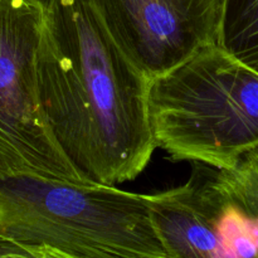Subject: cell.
Returning a JSON list of instances; mask_svg holds the SVG:
<instances>
[{
	"instance_id": "1",
	"label": "cell",
	"mask_w": 258,
	"mask_h": 258,
	"mask_svg": "<svg viewBox=\"0 0 258 258\" xmlns=\"http://www.w3.org/2000/svg\"><path fill=\"white\" fill-rule=\"evenodd\" d=\"M39 96L53 138L78 173L117 186L138 178L158 148L149 83L92 0H47L38 48Z\"/></svg>"
},
{
	"instance_id": "2",
	"label": "cell",
	"mask_w": 258,
	"mask_h": 258,
	"mask_svg": "<svg viewBox=\"0 0 258 258\" xmlns=\"http://www.w3.org/2000/svg\"><path fill=\"white\" fill-rule=\"evenodd\" d=\"M0 239L78 258H170L148 194L39 176L0 179Z\"/></svg>"
},
{
	"instance_id": "3",
	"label": "cell",
	"mask_w": 258,
	"mask_h": 258,
	"mask_svg": "<svg viewBox=\"0 0 258 258\" xmlns=\"http://www.w3.org/2000/svg\"><path fill=\"white\" fill-rule=\"evenodd\" d=\"M158 148L173 160L232 169L258 148V73L219 43L149 83Z\"/></svg>"
},
{
	"instance_id": "4",
	"label": "cell",
	"mask_w": 258,
	"mask_h": 258,
	"mask_svg": "<svg viewBox=\"0 0 258 258\" xmlns=\"http://www.w3.org/2000/svg\"><path fill=\"white\" fill-rule=\"evenodd\" d=\"M42 0H0V179L88 181L53 138L39 96Z\"/></svg>"
},
{
	"instance_id": "5",
	"label": "cell",
	"mask_w": 258,
	"mask_h": 258,
	"mask_svg": "<svg viewBox=\"0 0 258 258\" xmlns=\"http://www.w3.org/2000/svg\"><path fill=\"white\" fill-rule=\"evenodd\" d=\"M122 52L154 80L218 43L226 0H92Z\"/></svg>"
},
{
	"instance_id": "6",
	"label": "cell",
	"mask_w": 258,
	"mask_h": 258,
	"mask_svg": "<svg viewBox=\"0 0 258 258\" xmlns=\"http://www.w3.org/2000/svg\"><path fill=\"white\" fill-rule=\"evenodd\" d=\"M148 198L170 258H236L227 243L229 197L216 168L196 164L186 183Z\"/></svg>"
},
{
	"instance_id": "7",
	"label": "cell",
	"mask_w": 258,
	"mask_h": 258,
	"mask_svg": "<svg viewBox=\"0 0 258 258\" xmlns=\"http://www.w3.org/2000/svg\"><path fill=\"white\" fill-rule=\"evenodd\" d=\"M218 179L241 206L258 213V148L247 153L234 168L218 169Z\"/></svg>"
},
{
	"instance_id": "8",
	"label": "cell",
	"mask_w": 258,
	"mask_h": 258,
	"mask_svg": "<svg viewBox=\"0 0 258 258\" xmlns=\"http://www.w3.org/2000/svg\"><path fill=\"white\" fill-rule=\"evenodd\" d=\"M4 258H78L64 251L45 244L13 243Z\"/></svg>"
},
{
	"instance_id": "9",
	"label": "cell",
	"mask_w": 258,
	"mask_h": 258,
	"mask_svg": "<svg viewBox=\"0 0 258 258\" xmlns=\"http://www.w3.org/2000/svg\"><path fill=\"white\" fill-rule=\"evenodd\" d=\"M13 243L14 242H9V241H4V239H0V258H4L5 253L12 248Z\"/></svg>"
},
{
	"instance_id": "10",
	"label": "cell",
	"mask_w": 258,
	"mask_h": 258,
	"mask_svg": "<svg viewBox=\"0 0 258 258\" xmlns=\"http://www.w3.org/2000/svg\"><path fill=\"white\" fill-rule=\"evenodd\" d=\"M42 2H43V3H44V4H45V2H47V0H42Z\"/></svg>"
}]
</instances>
